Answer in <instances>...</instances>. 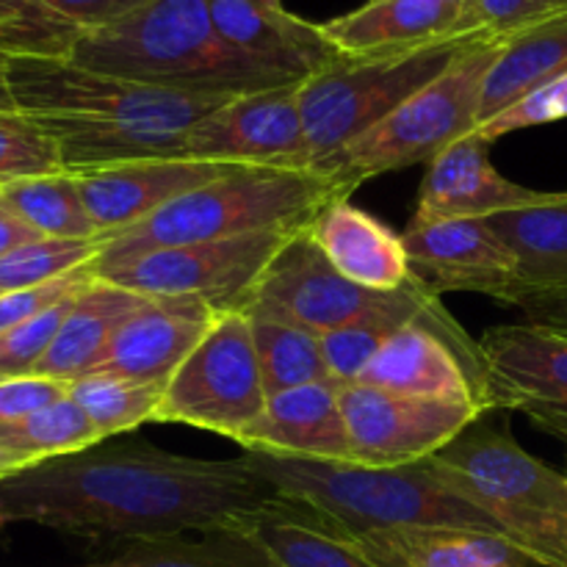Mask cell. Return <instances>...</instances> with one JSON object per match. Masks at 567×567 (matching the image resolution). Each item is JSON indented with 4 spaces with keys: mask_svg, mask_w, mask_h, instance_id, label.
I'll use <instances>...</instances> for the list:
<instances>
[{
    "mask_svg": "<svg viewBox=\"0 0 567 567\" xmlns=\"http://www.w3.org/2000/svg\"><path fill=\"white\" fill-rule=\"evenodd\" d=\"M275 502V487L244 457H183L144 441L100 443L0 482V515L9 524L25 520L94 540L225 529Z\"/></svg>",
    "mask_w": 567,
    "mask_h": 567,
    "instance_id": "cell-1",
    "label": "cell"
},
{
    "mask_svg": "<svg viewBox=\"0 0 567 567\" xmlns=\"http://www.w3.org/2000/svg\"><path fill=\"white\" fill-rule=\"evenodd\" d=\"M9 86L17 111L33 116L55 138L72 175L133 161L183 158L188 127L230 100L164 92L70 59H9Z\"/></svg>",
    "mask_w": 567,
    "mask_h": 567,
    "instance_id": "cell-2",
    "label": "cell"
},
{
    "mask_svg": "<svg viewBox=\"0 0 567 567\" xmlns=\"http://www.w3.org/2000/svg\"><path fill=\"white\" fill-rule=\"evenodd\" d=\"M70 61L183 94L236 97L299 83L238 53L216 31L205 0H153L127 20L81 37Z\"/></svg>",
    "mask_w": 567,
    "mask_h": 567,
    "instance_id": "cell-3",
    "label": "cell"
},
{
    "mask_svg": "<svg viewBox=\"0 0 567 567\" xmlns=\"http://www.w3.org/2000/svg\"><path fill=\"white\" fill-rule=\"evenodd\" d=\"M244 460L266 485L275 487L277 496L313 509L352 537L419 526H449L504 537L482 509L443 485L430 460L399 468L316 463L255 452H244Z\"/></svg>",
    "mask_w": 567,
    "mask_h": 567,
    "instance_id": "cell-4",
    "label": "cell"
},
{
    "mask_svg": "<svg viewBox=\"0 0 567 567\" xmlns=\"http://www.w3.org/2000/svg\"><path fill=\"white\" fill-rule=\"evenodd\" d=\"M352 197L321 172L230 169L172 199L131 230L105 238L94 266H111L153 249L221 241L264 230H302L332 199Z\"/></svg>",
    "mask_w": 567,
    "mask_h": 567,
    "instance_id": "cell-5",
    "label": "cell"
},
{
    "mask_svg": "<svg viewBox=\"0 0 567 567\" xmlns=\"http://www.w3.org/2000/svg\"><path fill=\"white\" fill-rule=\"evenodd\" d=\"M430 465L449 491L482 509L532 563L567 567L565 474L482 419L430 457Z\"/></svg>",
    "mask_w": 567,
    "mask_h": 567,
    "instance_id": "cell-6",
    "label": "cell"
},
{
    "mask_svg": "<svg viewBox=\"0 0 567 567\" xmlns=\"http://www.w3.org/2000/svg\"><path fill=\"white\" fill-rule=\"evenodd\" d=\"M502 44L487 37L471 39L435 81L419 89L316 172L332 177L349 192H358L371 177L432 164L443 150L480 125L482 92Z\"/></svg>",
    "mask_w": 567,
    "mask_h": 567,
    "instance_id": "cell-7",
    "label": "cell"
},
{
    "mask_svg": "<svg viewBox=\"0 0 567 567\" xmlns=\"http://www.w3.org/2000/svg\"><path fill=\"white\" fill-rule=\"evenodd\" d=\"M468 39H443L413 50L341 55L299 83V111L313 169L385 120L419 89L435 81Z\"/></svg>",
    "mask_w": 567,
    "mask_h": 567,
    "instance_id": "cell-8",
    "label": "cell"
},
{
    "mask_svg": "<svg viewBox=\"0 0 567 567\" xmlns=\"http://www.w3.org/2000/svg\"><path fill=\"white\" fill-rule=\"evenodd\" d=\"M264 374L255 352L252 321L241 310L216 316L192 354L169 380L155 421L186 424L238 441L266 410Z\"/></svg>",
    "mask_w": 567,
    "mask_h": 567,
    "instance_id": "cell-9",
    "label": "cell"
},
{
    "mask_svg": "<svg viewBox=\"0 0 567 567\" xmlns=\"http://www.w3.org/2000/svg\"><path fill=\"white\" fill-rule=\"evenodd\" d=\"M291 233L297 230H264L153 249L120 264L94 266V275L142 297H194L208 302L216 313H227L241 310Z\"/></svg>",
    "mask_w": 567,
    "mask_h": 567,
    "instance_id": "cell-10",
    "label": "cell"
},
{
    "mask_svg": "<svg viewBox=\"0 0 567 567\" xmlns=\"http://www.w3.org/2000/svg\"><path fill=\"white\" fill-rule=\"evenodd\" d=\"M299 83L230 97L188 127L183 158L244 169L310 172L313 155L299 111Z\"/></svg>",
    "mask_w": 567,
    "mask_h": 567,
    "instance_id": "cell-11",
    "label": "cell"
},
{
    "mask_svg": "<svg viewBox=\"0 0 567 567\" xmlns=\"http://www.w3.org/2000/svg\"><path fill=\"white\" fill-rule=\"evenodd\" d=\"M358 382L404 396L476 404L485 413L493 410L480 341H471L443 302L388 338Z\"/></svg>",
    "mask_w": 567,
    "mask_h": 567,
    "instance_id": "cell-12",
    "label": "cell"
},
{
    "mask_svg": "<svg viewBox=\"0 0 567 567\" xmlns=\"http://www.w3.org/2000/svg\"><path fill=\"white\" fill-rule=\"evenodd\" d=\"M341 408L354 465L369 468L424 463L474 421L485 419L476 404L404 396L365 382L341 388Z\"/></svg>",
    "mask_w": 567,
    "mask_h": 567,
    "instance_id": "cell-13",
    "label": "cell"
},
{
    "mask_svg": "<svg viewBox=\"0 0 567 567\" xmlns=\"http://www.w3.org/2000/svg\"><path fill=\"white\" fill-rule=\"evenodd\" d=\"M393 293V291H391ZM388 293L354 286L324 258L308 227L291 233L260 280L244 299L241 313L286 321L327 336L382 305Z\"/></svg>",
    "mask_w": 567,
    "mask_h": 567,
    "instance_id": "cell-14",
    "label": "cell"
},
{
    "mask_svg": "<svg viewBox=\"0 0 567 567\" xmlns=\"http://www.w3.org/2000/svg\"><path fill=\"white\" fill-rule=\"evenodd\" d=\"M491 408L518 410L567 437V336L535 324L493 327L480 338Z\"/></svg>",
    "mask_w": 567,
    "mask_h": 567,
    "instance_id": "cell-15",
    "label": "cell"
},
{
    "mask_svg": "<svg viewBox=\"0 0 567 567\" xmlns=\"http://www.w3.org/2000/svg\"><path fill=\"white\" fill-rule=\"evenodd\" d=\"M402 241L410 271L437 297L485 293L504 305L518 297L515 258L487 219L410 221Z\"/></svg>",
    "mask_w": 567,
    "mask_h": 567,
    "instance_id": "cell-16",
    "label": "cell"
},
{
    "mask_svg": "<svg viewBox=\"0 0 567 567\" xmlns=\"http://www.w3.org/2000/svg\"><path fill=\"white\" fill-rule=\"evenodd\" d=\"M557 197L559 192H537L507 181L493 166L491 142L474 131L426 164L419 203L410 221L491 219L504 210L529 208Z\"/></svg>",
    "mask_w": 567,
    "mask_h": 567,
    "instance_id": "cell-17",
    "label": "cell"
},
{
    "mask_svg": "<svg viewBox=\"0 0 567 567\" xmlns=\"http://www.w3.org/2000/svg\"><path fill=\"white\" fill-rule=\"evenodd\" d=\"M230 169L241 166L205 164L192 158H150L109 169L78 172L75 181L97 230L103 238H114L150 219L172 199L216 181Z\"/></svg>",
    "mask_w": 567,
    "mask_h": 567,
    "instance_id": "cell-18",
    "label": "cell"
},
{
    "mask_svg": "<svg viewBox=\"0 0 567 567\" xmlns=\"http://www.w3.org/2000/svg\"><path fill=\"white\" fill-rule=\"evenodd\" d=\"M216 310L194 297H147L122 324L97 371L166 388L214 327Z\"/></svg>",
    "mask_w": 567,
    "mask_h": 567,
    "instance_id": "cell-19",
    "label": "cell"
},
{
    "mask_svg": "<svg viewBox=\"0 0 567 567\" xmlns=\"http://www.w3.org/2000/svg\"><path fill=\"white\" fill-rule=\"evenodd\" d=\"M341 382L321 380L269 396L266 410L238 435L244 452L275 457L354 463L347 419L341 408Z\"/></svg>",
    "mask_w": 567,
    "mask_h": 567,
    "instance_id": "cell-20",
    "label": "cell"
},
{
    "mask_svg": "<svg viewBox=\"0 0 567 567\" xmlns=\"http://www.w3.org/2000/svg\"><path fill=\"white\" fill-rule=\"evenodd\" d=\"M205 9L238 53L299 81L338 55L321 25L291 14L282 0H205Z\"/></svg>",
    "mask_w": 567,
    "mask_h": 567,
    "instance_id": "cell-21",
    "label": "cell"
},
{
    "mask_svg": "<svg viewBox=\"0 0 567 567\" xmlns=\"http://www.w3.org/2000/svg\"><path fill=\"white\" fill-rule=\"evenodd\" d=\"M308 236L354 286L391 293L413 280L402 233H393L352 199H332L313 216Z\"/></svg>",
    "mask_w": 567,
    "mask_h": 567,
    "instance_id": "cell-22",
    "label": "cell"
},
{
    "mask_svg": "<svg viewBox=\"0 0 567 567\" xmlns=\"http://www.w3.org/2000/svg\"><path fill=\"white\" fill-rule=\"evenodd\" d=\"M463 6L457 0H369L349 14L321 22L341 55H374L413 50L460 37Z\"/></svg>",
    "mask_w": 567,
    "mask_h": 567,
    "instance_id": "cell-23",
    "label": "cell"
},
{
    "mask_svg": "<svg viewBox=\"0 0 567 567\" xmlns=\"http://www.w3.org/2000/svg\"><path fill=\"white\" fill-rule=\"evenodd\" d=\"M230 526L252 537L280 567H382L332 520L286 498Z\"/></svg>",
    "mask_w": 567,
    "mask_h": 567,
    "instance_id": "cell-24",
    "label": "cell"
},
{
    "mask_svg": "<svg viewBox=\"0 0 567 567\" xmlns=\"http://www.w3.org/2000/svg\"><path fill=\"white\" fill-rule=\"evenodd\" d=\"M144 299L147 297H142V293H133L97 277L72 302L53 347L39 363L37 377H48V380L70 385V382L97 371L114 336L142 308Z\"/></svg>",
    "mask_w": 567,
    "mask_h": 567,
    "instance_id": "cell-25",
    "label": "cell"
},
{
    "mask_svg": "<svg viewBox=\"0 0 567 567\" xmlns=\"http://www.w3.org/2000/svg\"><path fill=\"white\" fill-rule=\"evenodd\" d=\"M354 540L382 567H540L498 535L449 526L369 532Z\"/></svg>",
    "mask_w": 567,
    "mask_h": 567,
    "instance_id": "cell-26",
    "label": "cell"
},
{
    "mask_svg": "<svg viewBox=\"0 0 567 567\" xmlns=\"http://www.w3.org/2000/svg\"><path fill=\"white\" fill-rule=\"evenodd\" d=\"M487 221L513 252L518 297L567 286V192L551 203L504 210Z\"/></svg>",
    "mask_w": 567,
    "mask_h": 567,
    "instance_id": "cell-27",
    "label": "cell"
},
{
    "mask_svg": "<svg viewBox=\"0 0 567 567\" xmlns=\"http://www.w3.org/2000/svg\"><path fill=\"white\" fill-rule=\"evenodd\" d=\"M567 72V9L518 37L507 39L487 72L480 125L502 114L540 83ZM476 125V127H480Z\"/></svg>",
    "mask_w": 567,
    "mask_h": 567,
    "instance_id": "cell-28",
    "label": "cell"
},
{
    "mask_svg": "<svg viewBox=\"0 0 567 567\" xmlns=\"http://www.w3.org/2000/svg\"><path fill=\"white\" fill-rule=\"evenodd\" d=\"M437 302H441V297L413 275L408 286L388 293L385 302L371 308L352 324L321 336V349H324L327 371H330L332 380L341 382V385L358 382L365 365L385 347L388 338H393L399 330L430 313Z\"/></svg>",
    "mask_w": 567,
    "mask_h": 567,
    "instance_id": "cell-29",
    "label": "cell"
},
{
    "mask_svg": "<svg viewBox=\"0 0 567 567\" xmlns=\"http://www.w3.org/2000/svg\"><path fill=\"white\" fill-rule=\"evenodd\" d=\"M83 567H280L266 548L236 526L199 532L197 540L181 535L133 540L116 557Z\"/></svg>",
    "mask_w": 567,
    "mask_h": 567,
    "instance_id": "cell-30",
    "label": "cell"
},
{
    "mask_svg": "<svg viewBox=\"0 0 567 567\" xmlns=\"http://www.w3.org/2000/svg\"><path fill=\"white\" fill-rule=\"evenodd\" d=\"M0 203L20 216L42 238L64 241H105L103 233L83 205L81 188L72 172L25 177L0 186Z\"/></svg>",
    "mask_w": 567,
    "mask_h": 567,
    "instance_id": "cell-31",
    "label": "cell"
},
{
    "mask_svg": "<svg viewBox=\"0 0 567 567\" xmlns=\"http://www.w3.org/2000/svg\"><path fill=\"white\" fill-rule=\"evenodd\" d=\"M100 443H103V437H100L97 426L72 402L70 393L59 402L37 410L28 419L0 426V446L31 465L44 463V460L70 457V454L86 452Z\"/></svg>",
    "mask_w": 567,
    "mask_h": 567,
    "instance_id": "cell-32",
    "label": "cell"
},
{
    "mask_svg": "<svg viewBox=\"0 0 567 567\" xmlns=\"http://www.w3.org/2000/svg\"><path fill=\"white\" fill-rule=\"evenodd\" d=\"M249 321H252L255 352H258L260 374H264L269 396L310 385V382L330 380L319 332L264 319V316H249Z\"/></svg>",
    "mask_w": 567,
    "mask_h": 567,
    "instance_id": "cell-33",
    "label": "cell"
},
{
    "mask_svg": "<svg viewBox=\"0 0 567 567\" xmlns=\"http://www.w3.org/2000/svg\"><path fill=\"white\" fill-rule=\"evenodd\" d=\"M161 396H164V388L144 385V382L105 374V371H92L70 382V399L97 426L103 441L155 421Z\"/></svg>",
    "mask_w": 567,
    "mask_h": 567,
    "instance_id": "cell-34",
    "label": "cell"
},
{
    "mask_svg": "<svg viewBox=\"0 0 567 567\" xmlns=\"http://www.w3.org/2000/svg\"><path fill=\"white\" fill-rule=\"evenodd\" d=\"M81 33L42 0H0V53L9 59H70Z\"/></svg>",
    "mask_w": 567,
    "mask_h": 567,
    "instance_id": "cell-35",
    "label": "cell"
},
{
    "mask_svg": "<svg viewBox=\"0 0 567 567\" xmlns=\"http://www.w3.org/2000/svg\"><path fill=\"white\" fill-rule=\"evenodd\" d=\"M105 241H64V238H39L22 244L0 258V297L64 277L81 266L94 264Z\"/></svg>",
    "mask_w": 567,
    "mask_h": 567,
    "instance_id": "cell-36",
    "label": "cell"
},
{
    "mask_svg": "<svg viewBox=\"0 0 567 567\" xmlns=\"http://www.w3.org/2000/svg\"><path fill=\"white\" fill-rule=\"evenodd\" d=\"M66 172L55 138L22 111H0V186Z\"/></svg>",
    "mask_w": 567,
    "mask_h": 567,
    "instance_id": "cell-37",
    "label": "cell"
},
{
    "mask_svg": "<svg viewBox=\"0 0 567 567\" xmlns=\"http://www.w3.org/2000/svg\"><path fill=\"white\" fill-rule=\"evenodd\" d=\"M83 291H86V288H83ZM81 293H78V297H81ZM78 297L64 299V302L55 305V308L33 316L25 324H17L11 327V330L0 332V380L37 374L39 363L44 360L48 349L53 347L55 336H59L61 324H64L66 313H70L72 302H75Z\"/></svg>",
    "mask_w": 567,
    "mask_h": 567,
    "instance_id": "cell-38",
    "label": "cell"
},
{
    "mask_svg": "<svg viewBox=\"0 0 567 567\" xmlns=\"http://www.w3.org/2000/svg\"><path fill=\"white\" fill-rule=\"evenodd\" d=\"M565 0H474L460 22V37H487L507 42L551 17L563 14Z\"/></svg>",
    "mask_w": 567,
    "mask_h": 567,
    "instance_id": "cell-39",
    "label": "cell"
},
{
    "mask_svg": "<svg viewBox=\"0 0 567 567\" xmlns=\"http://www.w3.org/2000/svg\"><path fill=\"white\" fill-rule=\"evenodd\" d=\"M567 120V72L565 75L551 78V81L540 83L537 89L526 92L524 97L515 100L513 105L487 120L476 131L487 138V142H498V138L509 136V133L529 131V127L551 125V122Z\"/></svg>",
    "mask_w": 567,
    "mask_h": 567,
    "instance_id": "cell-40",
    "label": "cell"
},
{
    "mask_svg": "<svg viewBox=\"0 0 567 567\" xmlns=\"http://www.w3.org/2000/svg\"><path fill=\"white\" fill-rule=\"evenodd\" d=\"M97 280L94 275V264L81 266V269L70 271L64 277H55V280L44 282V286H33L25 288V291H14L0 297V332L11 330L17 324H25L31 321L33 316L44 313V310L55 308L64 299L78 297L83 288H89L92 282Z\"/></svg>",
    "mask_w": 567,
    "mask_h": 567,
    "instance_id": "cell-41",
    "label": "cell"
},
{
    "mask_svg": "<svg viewBox=\"0 0 567 567\" xmlns=\"http://www.w3.org/2000/svg\"><path fill=\"white\" fill-rule=\"evenodd\" d=\"M70 393V385L48 377H11L0 380V426L14 424V421L28 419L37 410L59 402Z\"/></svg>",
    "mask_w": 567,
    "mask_h": 567,
    "instance_id": "cell-42",
    "label": "cell"
},
{
    "mask_svg": "<svg viewBox=\"0 0 567 567\" xmlns=\"http://www.w3.org/2000/svg\"><path fill=\"white\" fill-rule=\"evenodd\" d=\"M42 3L66 25L75 28L81 37H86V33L103 31V28L127 20L153 0H42Z\"/></svg>",
    "mask_w": 567,
    "mask_h": 567,
    "instance_id": "cell-43",
    "label": "cell"
},
{
    "mask_svg": "<svg viewBox=\"0 0 567 567\" xmlns=\"http://www.w3.org/2000/svg\"><path fill=\"white\" fill-rule=\"evenodd\" d=\"M513 308L524 313L526 324L546 327V330L567 336V286L551 288V291L524 293L515 299Z\"/></svg>",
    "mask_w": 567,
    "mask_h": 567,
    "instance_id": "cell-44",
    "label": "cell"
},
{
    "mask_svg": "<svg viewBox=\"0 0 567 567\" xmlns=\"http://www.w3.org/2000/svg\"><path fill=\"white\" fill-rule=\"evenodd\" d=\"M39 238L42 236H39L33 227H28L20 216L11 214V210L0 203V258L9 255L11 249L22 247V244L39 241Z\"/></svg>",
    "mask_w": 567,
    "mask_h": 567,
    "instance_id": "cell-45",
    "label": "cell"
},
{
    "mask_svg": "<svg viewBox=\"0 0 567 567\" xmlns=\"http://www.w3.org/2000/svg\"><path fill=\"white\" fill-rule=\"evenodd\" d=\"M0 111H17L9 86V55L0 53Z\"/></svg>",
    "mask_w": 567,
    "mask_h": 567,
    "instance_id": "cell-46",
    "label": "cell"
},
{
    "mask_svg": "<svg viewBox=\"0 0 567 567\" xmlns=\"http://www.w3.org/2000/svg\"><path fill=\"white\" fill-rule=\"evenodd\" d=\"M25 468H33V465L25 463L22 457H17V454L6 452V449L0 446V482L9 480V476H14V474H20V471H25Z\"/></svg>",
    "mask_w": 567,
    "mask_h": 567,
    "instance_id": "cell-47",
    "label": "cell"
},
{
    "mask_svg": "<svg viewBox=\"0 0 567 567\" xmlns=\"http://www.w3.org/2000/svg\"><path fill=\"white\" fill-rule=\"evenodd\" d=\"M6 524H9V520H6V518H3V515H0V529H3V526H6Z\"/></svg>",
    "mask_w": 567,
    "mask_h": 567,
    "instance_id": "cell-48",
    "label": "cell"
},
{
    "mask_svg": "<svg viewBox=\"0 0 567 567\" xmlns=\"http://www.w3.org/2000/svg\"><path fill=\"white\" fill-rule=\"evenodd\" d=\"M565 6H567V0H565Z\"/></svg>",
    "mask_w": 567,
    "mask_h": 567,
    "instance_id": "cell-49",
    "label": "cell"
},
{
    "mask_svg": "<svg viewBox=\"0 0 567 567\" xmlns=\"http://www.w3.org/2000/svg\"><path fill=\"white\" fill-rule=\"evenodd\" d=\"M565 476H567V474H565Z\"/></svg>",
    "mask_w": 567,
    "mask_h": 567,
    "instance_id": "cell-50",
    "label": "cell"
}]
</instances>
